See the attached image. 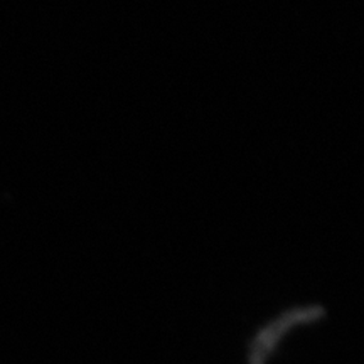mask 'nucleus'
Returning <instances> with one entry per match:
<instances>
[{
	"label": "nucleus",
	"instance_id": "1",
	"mask_svg": "<svg viewBox=\"0 0 364 364\" xmlns=\"http://www.w3.org/2000/svg\"><path fill=\"white\" fill-rule=\"evenodd\" d=\"M317 316H321V312L314 311V309H297V311L287 312L279 321L267 326L260 334L255 336L252 348H250V351H252L250 353V364H265L268 356L272 354V349L275 348L287 331L292 329L299 321L309 322L312 321V317Z\"/></svg>",
	"mask_w": 364,
	"mask_h": 364
}]
</instances>
